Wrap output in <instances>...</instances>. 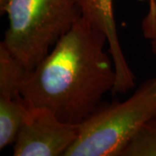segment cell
I'll return each instance as SVG.
<instances>
[{"label": "cell", "instance_id": "7a4b0ae2", "mask_svg": "<svg viewBox=\"0 0 156 156\" xmlns=\"http://www.w3.org/2000/svg\"><path fill=\"white\" fill-rule=\"evenodd\" d=\"M0 11L9 21L2 43L28 70L83 17L79 0H8Z\"/></svg>", "mask_w": 156, "mask_h": 156}, {"label": "cell", "instance_id": "8992f818", "mask_svg": "<svg viewBox=\"0 0 156 156\" xmlns=\"http://www.w3.org/2000/svg\"><path fill=\"white\" fill-rule=\"evenodd\" d=\"M28 109L22 96H0V149L15 142Z\"/></svg>", "mask_w": 156, "mask_h": 156}, {"label": "cell", "instance_id": "3957f363", "mask_svg": "<svg viewBox=\"0 0 156 156\" xmlns=\"http://www.w3.org/2000/svg\"><path fill=\"white\" fill-rule=\"evenodd\" d=\"M156 118V77L139 86L128 99L101 104L83 122L64 156H122L140 129Z\"/></svg>", "mask_w": 156, "mask_h": 156}, {"label": "cell", "instance_id": "9c48e42d", "mask_svg": "<svg viewBox=\"0 0 156 156\" xmlns=\"http://www.w3.org/2000/svg\"><path fill=\"white\" fill-rule=\"evenodd\" d=\"M141 30L144 37L150 41L153 51L156 55V0L142 19Z\"/></svg>", "mask_w": 156, "mask_h": 156}, {"label": "cell", "instance_id": "8fae6325", "mask_svg": "<svg viewBox=\"0 0 156 156\" xmlns=\"http://www.w3.org/2000/svg\"><path fill=\"white\" fill-rule=\"evenodd\" d=\"M154 0H148V8L154 5Z\"/></svg>", "mask_w": 156, "mask_h": 156}, {"label": "cell", "instance_id": "ba28073f", "mask_svg": "<svg viewBox=\"0 0 156 156\" xmlns=\"http://www.w3.org/2000/svg\"><path fill=\"white\" fill-rule=\"evenodd\" d=\"M122 156H156V118L140 129Z\"/></svg>", "mask_w": 156, "mask_h": 156}, {"label": "cell", "instance_id": "6da1fadb", "mask_svg": "<svg viewBox=\"0 0 156 156\" xmlns=\"http://www.w3.org/2000/svg\"><path fill=\"white\" fill-rule=\"evenodd\" d=\"M106 46V35L80 18L44 60L27 71L22 97L29 105L50 109L64 122H83L100 107L116 82Z\"/></svg>", "mask_w": 156, "mask_h": 156}, {"label": "cell", "instance_id": "30bf717a", "mask_svg": "<svg viewBox=\"0 0 156 156\" xmlns=\"http://www.w3.org/2000/svg\"><path fill=\"white\" fill-rule=\"evenodd\" d=\"M7 1L8 0H0V8H2L3 6L5 5L6 3H7Z\"/></svg>", "mask_w": 156, "mask_h": 156}, {"label": "cell", "instance_id": "5b68a950", "mask_svg": "<svg viewBox=\"0 0 156 156\" xmlns=\"http://www.w3.org/2000/svg\"><path fill=\"white\" fill-rule=\"evenodd\" d=\"M82 15L94 27L106 35L109 51L116 72V82L112 90L115 94H125L135 84V76L129 67L118 37L113 0H79Z\"/></svg>", "mask_w": 156, "mask_h": 156}, {"label": "cell", "instance_id": "52a82bcc", "mask_svg": "<svg viewBox=\"0 0 156 156\" xmlns=\"http://www.w3.org/2000/svg\"><path fill=\"white\" fill-rule=\"evenodd\" d=\"M28 69L0 43V96L19 97L21 87Z\"/></svg>", "mask_w": 156, "mask_h": 156}, {"label": "cell", "instance_id": "277c9868", "mask_svg": "<svg viewBox=\"0 0 156 156\" xmlns=\"http://www.w3.org/2000/svg\"><path fill=\"white\" fill-rule=\"evenodd\" d=\"M77 136L78 125L62 122L46 108L28 104L13 155L64 156Z\"/></svg>", "mask_w": 156, "mask_h": 156}]
</instances>
